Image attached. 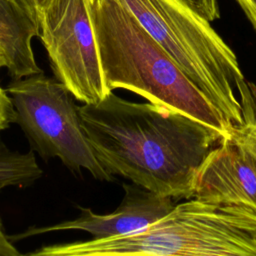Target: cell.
Instances as JSON below:
<instances>
[{"mask_svg": "<svg viewBox=\"0 0 256 256\" xmlns=\"http://www.w3.org/2000/svg\"><path fill=\"white\" fill-rule=\"evenodd\" d=\"M197 9L208 11L214 9L218 5V0H189Z\"/></svg>", "mask_w": 256, "mask_h": 256, "instance_id": "2e32d148", "label": "cell"}, {"mask_svg": "<svg viewBox=\"0 0 256 256\" xmlns=\"http://www.w3.org/2000/svg\"><path fill=\"white\" fill-rule=\"evenodd\" d=\"M0 68H2V65H1V63H0ZM3 90V88L0 86V91H2Z\"/></svg>", "mask_w": 256, "mask_h": 256, "instance_id": "ac0fdd59", "label": "cell"}, {"mask_svg": "<svg viewBox=\"0 0 256 256\" xmlns=\"http://www.w3.org/2000/svg\"><path fill=\"white\" fill-rule=\"evenodd\" d=\"M127 10L236 127L253 90L231 47L189 0H113Z\"/></svg>", "mask_w": 256, "mask_h": 256, "instance_id": "277c9868", "label": "cell"}, {"mask_svg": "<svg viewBox=\"0 0 256 256\" xmlns=\"http://www.w3.org/2000/svg\"><path fill=\"white\" fill-rule=\"evenodd\" d=\"M29 15L32 21L38 26V12L45 0H14Z\"/></svg>", "mask_w": 256, "mask_h": 256, "instance_id": "5bb4252c", "label": "cell"}, {"mask_svg": "<svg viewBox=\"0 0 256 256\" xmlns=\"http://www.w3.org/2000/svg\"><path fill=\"white\" fill-rule=\"evenodd\" d=\"M234 137L245 148L256 169V117L244 120V124L236 128Z\"/></svg>", "mask_w": 256, "mask_h": 256, "instance_id": "8fae6325", "label": "cell"}, {"mask_svg": "<svg viewBox=\"0 0 256 256\" xmlns=\"http://www.w3.org/2000/svg\"><path fill=\"white\" fill-rule=\"evenodd\" d=\"M57 256H256V213L184 199L137 232L58 244Z\"/></svg>", "mask_w": 256, "mask_h": 256, "instance_id": "3957f363", "label": "cell"}, {"mask_svg": "<svg viewBox=\"0 0 256 256\" xmlns=\"http://www.w3.org/2000/svg\"><path fill=\"white\" fill-rule=\"evenodd\" d=\"M6 92L17 123L34 150L43 158H57L70 170H86L98 181H112V175L91 145L68 89L43 72L13 79Z\"/></svg>", "mask_w": 256, "mask_h": 256, "instance_id": "5b68a950", "label": "cell"}, {"mask_svg": "<svg viewBox=\"0 0 256 256\" xmlns=\"http://www.w3.org/2000/svg\"><path fill=\"white\" fill-rule=\"evenodd\" d=\"M94 2L45 0L38 12V36L55 78L83 104H96L112 92L95 37Z\"/></svg>", "mask_w": 256, "mask_h": 256, "instance_id": "8992f818", "label": "cell"}, {"mask_svg": "<svg viewBox=\"0 0 256 256\" xmlns=\"http://www.w3.org/2000/svg\"><path fill=\"white\" fill-rule=\"evenodd\" d=\"M15 123V111L5 89L0 91V131Z\"/></svg>", "mask_w": 256, "mask_h": 256, "instance_id": "7c38bea8", "label": "cell"}, {"mask_svg": "<svg viewBox=\"0 0 256 256\" xmlns=\"http://www.w3.org/2000/svg\"><path fill=\"white\" fill-rule=\"evenodd\" d=\"M38 26L14 0H0V47L2 65L12 79L42 72L32 49Z\"/></svg>", "mask_w": 256, "mask_h": 256, "instance_id": "9c48e42d", "label": "cell"}, {"mask_svg": "<svg viewBox=\"0 0 256 256\" xmlns=\"http://www.w3.org/2000/svg\"><path fill=\"white\" fill-rule=\"evenodd\" d=\"M0 256H24L13 244L10 236L6 234L3 221L0 217Z\"/></svg>", "mask_w": 256, "mask_h": 256, "instance_id": "4fadbf2b", "label": "cell"}, {"mask_svg": "<svg viewBox=\"0 0 256 256\" xmlns=\"http://www.w3.org/2000/svg\"><path fill=\"white\" fill-rule=\"evenodd\" d=\"M93 23L111 91H130L204 124L223 140L233 138L236 127L127 10L113 0H95Z\"/></svg>", "mask_w": 256, "mask_h": 256, "instance_id": "7a4b0ae2", "label": "cell"}, {"mask_svg": "<svg viewBox=\"0 0 256 256\" xmlns=\"http://www.w3.org/2000/svg\"><path fill=\"white\" fill-rule=\"evenodd\" d=\"M254 93H255V95H256V89H254Z\"/></svg>", "mask_w": 256, "mask_h": 256, "instance_id": "d6986e66", "label": "cell"}, {"mask_svg": "<svg viewBox=\"0 0 256 256\" xmlns=\"http://www.w3.org/2000/svg\"><path fill=\"white\" fill-rule=\"evenodd\" d=\"M192 197L242 206L256 213V169L234 136L222 140L207 156L198 171Z\"/></svg>", "mask_w": 256, "mask_h": 256, "instance_id": "ba28073f", "label": "cell"}, {"mask_svg": "<svg viewBox=\"0 0 256 256\" xmlns=\"http://www.w3.org/2000/svg\"><path fill=\"white\" fill-rule=\"evenodd\" d=\"M124 195L116 210L98 214L91 208L77 205L80 215L49 226L29 227L25 231L10 236L17 241L49 232L78 230L93 235V239L118 237L142 230L165 216L175 206V200L153 193L134 183L123 184Z\"/></svg>", "mask_w": 256, "mask_h": 256, "instance_id": "52a82bcc", "label": "cell"}, {"mask_svg": "<svg viewBox=\"0 0 256 256\" xmlns=\"http://www.w3.org/2000/svg\"><path fill=\"white\" fill-rule=\"evenodd\" d=\"M43 170L34 152L10 149L0 135V190L7 187L29 186L40 179Z\"/></svg>", "mask_w": 256, "mask_h": 256, "instance_id": "30bf717a", "label": "cell"}, {"mask_svg": "<svg viewBox=\"0 0 256 256\" xmlns=\"http://www.w3.org/2000/svg\"><path fill=\"white\" fill-rule=\"evenodd\" d=\"M84 131L112 175L174 200L193 195L200 167L223 138L181 113L113 91L78 106Z\"/></svg>", "mask_w": 256, "mask_h": 256, "instance_id": "6da1fadb", "label": "cell"}, {"mask_svg": "<svg viewBox=\"0 0 256 256\" xmlns=\"http://www.w3.org/2000/svg\"><path fill=\"white\" fill-rule=\"evenodd\" d=\"M2 57H3V55H2V49H1V47H0V63H1V65H2ZM2 67H3V65H2Z\"/></svg>", "mask_w": 256, "mask_h": 256, "instance_id": "e0dca14e", "label": "cell"}, {"mask_svg": "<svg viewBox=\"0 0 256 256\" xmlns=\"http://www.w3.org/2000/svg\"><path fill=\"white\" fill-rule=\"evenodd\" d=\"M256 31V0H236Z\"/></svg>", "mask_w": 256, "mask_h": 256, "instance_id": "9a60e30c", "label": "cell"}]
</instances>
